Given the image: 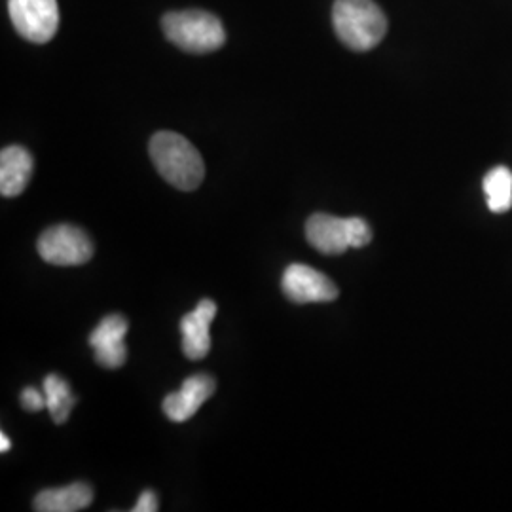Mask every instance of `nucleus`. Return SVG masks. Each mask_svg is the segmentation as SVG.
<instances>
[{
  "instance_id": "nucleus-18",
  "label": "nucleus",
  "mask_w": 512,
  "mask_h": 512,
  "mask_svg": "<svg viewBox=\"0 0 512 512\" xmlns=\"http://www.w3.org/2000/svg\"><path fill=\"white\" fill-rule=\"evenodd\" d=\"M12 448V442L6 437V433H0V452L6 454Z\"/></svg>"
},
{
  "instance_id": "nucleus-8",
  "label": "nucleus",
  "mask_w": 512,
  "mask_h": 512,
  "mask_svg": "<svg viewBox=\"0 0 512 512\" xmlns=\"http://www.w3.org/2000/svg\"><path fill=\"white\" fill-rule=\"evenodd\" d=\"M215 393V380L209 374H196L184 380L183 387L164 399V414L175 423L188 421Z\"/></svg>"
},
{
  "instance_id": "nucleus-14",
  "label": "nucleus",
  "mask_w": 512,
  "mask_h": 512,
  "mask_svg": "<svg viewBox=\"0 0 512 512\" xmlns=\"http://www.w3.org/2000/svg\"><path fill=\"white\" fill-rule=\"evenodd\" d=\"M42 387H44V395H46V403H48V410L52 414V420L57 425L65 423L69 420L71 410L76 404V397L71 395V385L57 374H48L42 382Z\"/></svg>"
},
{
  "instance_id": "nucleus-12",
  "label": "nucleus",
  "mask_w": 512,
  "mask_h": 512,
  "mask_svg": "<svg viewBox=\"0 0 512 512\" xmlns=\"http://www.w3.org/2000/svg\"><path fill=\"white\" fill-rule=\"evenodd\" d=\"M93 490L84 484L76 482L65 488H50L42 490L35 497V511L38 512H76L84 511L92 505Z\"/></svg>"
},
{
  "instance_id": "nucleus-17",
  "label": "nucleus",
  "mask_w": 512,
  "mask_h": 512,
  "mask_svg": "<svg viewBox=\"0 0 512 512\" xmlns=\"http://www.w3.org/2000/svg\"><path fill=\"white\" fill-rule=\"evenodd\" d=\"M160 509V501L158 495L154 494L152 490H145L143 494L139 495L135 507L131 509L133 512H156Z\"/></svg>"
},
{
  "instance_id": "nucleus-6",
  "label": "nucleus",
  "mask_w": 512,
  "mask_h": 512,
  "mask_svg": "<svg viewBox=\"0 0 512 512\" xmlns=\"http://www.w3.org/2000/svg\"><path fill=\"white\" fill-rule=\"evenodd\" d=\"M283 294L294 304H321L338 298L336 285L306 264H291L281 279Z\"/></svg>"
},
{
  "instance_id": "nucleus-3",
  "label": "nucleus",
  "mask_w": 512,
  "mask_h": 512,
  "mask_svg": "<svg viewBox=\"0 0 512 512\" xmlns=\"http://www.w3.org/2000/svg\"><path fill=\"white\" fill-rule=\"evenodd\" d=\"M169 42L190 54H209L222 48L226 33L220 19L203 10L169 12L162 19Z\"/></svg>"
},
{
  "instance_id": "nucleus-2",
  "label": "nucleus",
  "mask_w": 512,
  "mask_h": 512,
  "mask_svg": "<svg viewBox=\"0 0 512 512\" xmlns=\"http://www.w3.org/2000/svg\"><path fill=\"white\" fill-rule=\"evenodd\" d=\"M332 25L338 38L355 52L376 48L387 33L384 10L374 0H336Z\"/></svg>"
},
{
  "instance_id": "nucleus-1",
  "label": "nucleus",
  "mask_w": 512,
  "mask_h": 512,
  "mask_svg": "<svg viewBox=\"0 0 512 512\" xmlns=\"http://www.w3.org/2000/svg\"><path fill=\"white\" fill-rule=\"evenodd\" d=\"M148 152L156 171L171 186L192 192L203 183L205 164L202 154L183 135L160 131L150 139Z\"/></svg>"
},
{
  "instance_id": "nucleus-7",
  "label": "nucleus",
  "mask_w": 512,
  "mask_h": 512,
  "mask_svg": "<svg viewBox=\"0 0 512 512\" xmlns=\"http://www.w3.org/2000/svg\"><path fill=\"white\" fill-rule=\"evenodd\" d=\"M128 330V319L118 313H112L107 315L90 334V346L95 351V361L103 368L116 370L126 363L128 348L124 338Z\"/></svg>"
},
{
  "instance_id": "nucleus-11",
  "label": "nucleus",
  "mask_w": 512,
  "mask_h": 512,
  "mask_svg": "<svg viewBox=\"0 0 512 512\" xmlns=\"http://www.w3.org/2000/svg\"><path fill=\"white\" fill-rule=\"evenodd\" d=\"M33 156L27 148L12 145L0 152V194L16 198L25 192L33 175Z\"/></svg>"
},
{
  "instance_id": "nucleus-16",
  "label": "nucleus",
  "mask_w": 512,
  "mask_h": 512,
  "mask_svg": "<svg viewBox=\"0 0 512 512\" xmlns=\"http://www.w3.org/2000/svg\"><path fill=\"white\" fill-rule=\"evenodd\" d=\"M21 406H23L27 412H40V410L48 408L46 395L40 393L37 387H27V389H23V393H21Z\"/></svg>"
},
{
  "instance_id": "nucleus-13",
  "label": "nucleus",
  "mask_w": 512,
  "mask_h": 512,
  "mask_svg": "<svg viewBox=\"0 0 512 512\" xmlns=\"http://www.w3.org/2000/svg\"><path fill=\"white\" fill-rule=\"evenodd\" d=\"M484 194L492 213H507L512 207V171L505 165L494 167L484 177Z\"/></svg>"
},
{
  "instance_id": "nucleus-5",
  "label": "nucleus",
  "mask_w": 512,
  "mask_h": 512,
  "mask_svg": "<svg viewBox=\"0 0 512 512\" xmlns=\"http://www.w3.org/2000/svg\"><path fill=\"white\" fill-rule=\"evenodd\" d=\"M8 12L19 37L33 44H46L57 33V0H8Z\"/></svg>"
},
{
  "instance_id": "nucleus-4",
  "label": "nucleus",
  "mask_w": 512,
  "mask_h": 512,
  "mask_svg": "<svg viewBox=\"0 0 512 512\" xmlns=\"http://www.w3.org/2000/svg\"><path fill=\"white\" fill-rule=\"evenodd\" d=\"M37 249L42 260L54 266H82L93 256L90 236L71 224H57L44 230Z\"/></svg>"
},
{
  "instance_id": "nucleus-10",
  "label": "nucleus",
  "mask_w": 512,
  "mask_h": 512,
  "mask_svg": "<svg viewBox=\"0 0 512 512\" xmlns=\"http://www.w3.org/2000/svg\"><path fill=\"white\" fill-rule=\"evenodd\" d=\"M306 238L323 255H342L351 247L348 219L315 213L306 222Z\"/></svg>"
},
{
  "instance_id": "nucleus-9",
  "label": "nucleus",
  "mask_w": 512,
  "mask_h": 512,
  "mask_svg": "<svg viewBox=\"0 0 512 512\" xmlns=\"http://www.w3.org/2000/svg\"><path fill=\"white\" fill-rule=\"evenodd\" d=\"M215 315H217V304L205 298L196 306V310L186 313L181 319L183 351L190 361H200L203 357H207L211 349L209 329Z\"/></svg>"
},
{
  "instance_id": "nucleus-15",
  "label": "nucleus",
  "mask_w": 512,
  "mask_h": 512,
  "mask_svg": "<svg viewBox=\"0 0 512 512\" xmlns=\"http://www.w3.org/2000/svg\"><path fill=\"white\" fill-rule=\"evenodd\" d=\"M349 239H351V247L353 249H361L366 247L372 241V230L368 226V222L361 217H353L348 219Z\"/></svg>"
}]
</instances>
